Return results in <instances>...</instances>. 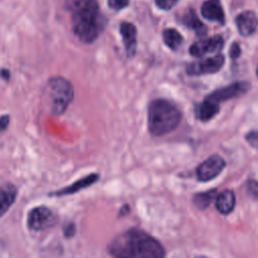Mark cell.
Segmentation results:
<instances>
[{
  "mask_svg": "<svg viewBox=\"0 0 258 258\" xmlns=\"http://www.w3.org/2000/svg\"><path fill=\"white\" fill-rule=\"evenodd\" d=\"M130 0H108V5L113 10H121L128 6Z\"/></svg>",
  "mask_w": 258,
  "mask_h": 258,
  "instance_id": "cell-20",
  "label": "cell"
},
{
  "mask_svg": "<svg viewBox=\"0 0 258 258\" xmlns=\"http://www.w3.org/2000/svg\"><path fill=\"white\" fill-rule=\"evenodd\" d=\"M17 197V187L10 182L0 184V218L4 216L14 204Z\"/></svg>",
  "mask_w": 258,
  "mask_h": 258,
  "instance_id": "cell-14",
  "label": "cell"
},
{
  "mask_svg": "<svg viewBox=\"0 0 258 258\" xmlns=\"http://www.w3.org/2000/svg\"><path fill=\"white\" fill-rule=\"evenodd\" d=\"M225 57L223 54L218 53L214 56L205 58L203 60L194 61L186 67V73L190 76H200L207 74H214L219 72L224 66Z\"/></svg>",
  "mask_w": 258,
  "mask_h": 258,
  "instance_id": "cell-6",
  "label": "cell"
},
{
  "mask_svg": "<svg viewBox=\"0 0 258 258\" xmlns=\"http://www.w3.org/2000/svg\"><path fill=\"white\" fill-rule=\"evenodd\" d=\"M256 74H257V78H258V64H257V68H256Z\"/></svg>",
  "mask_w": 258,
  "mask_h": 258,
  "instance_id": "cell-29",
  "label": "cell"
},
{
  "mask_svg": "<svg viewBox=\"0 0 258 258\" xmlns=\"http://www.w3.org/2000/svg\"><path fill=\"white\" fill-rule=\"evenodd\" d=\"M197 258H208V257H205V256H199V257H197Z\"/></svg>",
  "mask_w": 258,
  "mask_h": 258,
  "instance_id": "cell-30",
  "label": "cell"
},
{
  "mask_svg": "<svg viewBox=\"0 0 258 258\" xmlns=\"http://www.w3.org/2000/svg\"><path fill=\"white\" fill-rule=\"evenodd\" d=\"M217 198V189H210L203 192H198L192 198V203L200 210L207 209L211 203Z\"/></svg>",
  "mask_w": 258,
  "mask_h": 258,
  "instance_id": "cell-18",
  "label": "cell"
},
{
  "mask_svg": "<svg viewBox=\"0 0 258 258\" xmlns=\"http://www.w3.org/2000/svg\"><path fill=\"white\" fill-rule=\"evenodd\" d=\"M249 89H250L249 83L236 82V83L231 84L230 86L223 87V88H220V89L214 91L212 94L207 96L206 99L218 104L219 102H223V101H227V100L239 97V96L245 94L246 92H248Z\"/></svg>",
  "mask_w": 258,
  "mask_h": 258,
  "instance_id": "cell-8",
  "label": "cell"
},
{
  "mask_svg": "<svg viewBox=\"0 0 258 258\" xmlns=\"http://www.w3.org/2000/svg\"><path fill=\"white\" fill-rule=\"evenodd\" d=\"M181 21L186 27L194 29L197 32V34L204 35L207 32L206 26L203 24V22H201V20L196 14V11L192 9H188L186 12H184Z\"/></svg>",
  "mask_w": 258,
  "mask_h": 258,
  "instance_id": "cell-17",
  "label": "cell"
},
{
  "mask_svg": "<svg viewBox=\"0 0 258 258\" xmlns=\"http://www.w3.org/2000/svg\"><path fill=\"white\" fill-rule=\"evenodd\" d=\"M50 110L54 115L62 114L74 98L72 84L62 77H52L47 82Z\"/></svg>",
  "mask_w": 258,
  "mask_h": 258,
  "instance_id": "cell-4",
  "label": "cell"
},
{
  "mask_svg": "<svg viewBox=\"0 0 258 258\" xmlns=\"http://www.w3.org/2000/svg\"><path fill=\"white\" fill-rule=\"evenodd\" d=\"M180 120V110L170 101L156 99L148 107V130L154 136H162L173 131Z\"/></svg>",
  "mask_w": 258,
  "mask_h": 258,
  "instance_id": "cell-3",
  "label": "cell"
},
{
  "mask_svg": "<svg viewBox=\"0 0 258 258\" xmlns=\"http://www.w3.org/2000/svg\"><path fill=\"white\" fill-rule=\"evenodd\" d=\"M0 76H1V78H2V79H4V80L8 81V80L10 79L11 74H10V72H9L7 69H2V70L0 71Z\"/></svg>",
  "mask_w": 258,
  "mask_h": 258,
  "instance_id": "cell-27",
  "label": "cell"
},
{
  "mask_svg": "<svg viewBox=\"0 0 258 258\" xmlns=\"http://www.w3.org/2000/svg\"><path fill=\"white\" fill-rule=\"evenodd\" d=\"M108 251L113 258H164L165 251L158 240L139 229H130L110 242Z\"/></svg>",
  "mask_w": 258,
  "mask_h": 258,
  "instance_id": "cell-1",
  "label": "cell"
},
{
  "mask_svg": "<svg viewBox=\"0 0 258 258\" xmlns=\"http://www.w3.org/2000/svg\"><path fill=\"white\" fill-rule=\"evenodd\" d=\"M63 233H64V236L66 237H72L75 235L76 233V227L74 224H68L66 225L64 229H63Z\"/></svg>",
  "mask_w": 258,
  "mask_h": 258,
  "instance_id": "cell-25",
  "label": "cell"
},
{
  "mask_svg": "<svg viewBox=\"0 0 258 258\" xmlns=\"http://www.w3.org/2000/svg\"><path fill=\"white\" fill-rule=\"evenodd\" d=\"M9 116L8 115H2L0 116V132L4 131L9 124Z\"/></svg>",
  "mask_w": 258,
  "mask_h": 258,
  "instance_id": "cell-26",
  "label": "cell"
},
{
  "mask_svg": "<svg viewBox=\"0 0 258 258\" xmlns=\"http://www.w3.org/2000/svg\"><path fill=\"white\" fill-rule=\"evenodd\" d=\"M178 0H155V4L159 9L169 10L172 8Z\"/></svg>",
  "mask_w": 258,
  "mask_h": 258,
  "instance_id": "cell-22",
  "label": "cell"
},
{
  "mask_svg": "<svg viewBox=\"0 0 258 258\" xmlns=\"http://www.w3.org/2000/svg\"><path fill=\"white\" fill-rule=\"evenodd\" d=\"M100 176L98 173H91L89 175H86L82 178H80L79 180L73 182L72 184L64 186L60 189H57L55 191L50 192V196H56V197H61V196H68V195H73L83 188L89 187L90 185L94 184L95 182H97L99 180Z\"/></svg>",
  "mask_w": 258,
  "mask_h": 258,
  "instance_id": "cell-12",
  "label": "cell"
},
{
  "mask_svg": "<svg viewBox=\"0 0 258 258\" xmlns=\"http://www.w3.org/2000/svg\"><path fill=\"white\" fill-rule=\"evenodd\" d=\"M127 213H129V207H128V205H125V206H123V207H122V209H121V211H120L119 216L126 215Z\"/></svg>",
  "mask_w": 258,
  "mask_h": 258,
  "instance_id": "cell-28",
  "label": "cell"
},
{
  "mask_svg": "<svg viewBox=\"0 0 258 258\" xmlns=\"http://www.w3.org/2000/svg\"><path fill=\"white\" fill-rule=\"evenodd\" d=\"M230 56L232 58H237L241 54V48L237 42H233L230 47Z\"/></svg>",
  "mask_w": 258,
  "mask_h": 258,
  "instance_id": "cell-24",
  "label": "cell"
},
{
  "mask_svg": "<svg viewBox=\"0 0 258 258\" xmlns=\"http://www.w3.org/2000/svg\"><path fill=\"white\" fill-rule=\"evenodd\" d=\"M75 35L85 43L94 42L104 31L107 20L96 0H68Z\"/></svg>",
  "mask_w": 258,
  "mask_h": 258,
  "instance_id": "cell-2",
  "label": "cell"
},
{
  "mask_svg": "<svg viewBox=\"0 0 258 258\" xmlns=\"http://www.w3.org/2000/svg\"><path fill=\"white\" fill-rule=\"evenodd\" d=\"M219 113V105L213 101L205 99L196 108V116L200 121L206 122L211 120L216 114Z\"/></svg>",
  "mask_w": 258,
  "mask_h": 258,
  "instance_id": "cell-16",
  "label": "cell"
},
{
  "mask_svg": "<svg viewBox=\"0 0 258 258\" xmlns=\"http://www.w3.org/2000/svg\"><path fill=\"white\" fill-rule=\"evenodd\" d=\"M226 165L225 160L218 154L211 155L197 168V176L201 181H209L218 176Z\"/></svg>",
  "mask_w": 258,
  "mask_h": 258,
  "instance_id": "cell-7",
  "label": "cell"
},
{
  "mask_svg": "<svg viewBox=\"0 0 258 258\" xmlns=\"http://www.w3.org/2000/svg\"><path fill=\"white\" fill-rule=\"evenodd\" d=\"M236 25L239 33L244 36H250L253 34L258 25V19L253 11L241 12L236 17Z\"/></svg>",
  "mask_w": 258,
  "mask_h": 258,
  "instance_id": "cell-10",
  "label": "cell"
},
{
  "mask_svg": "<svg viewBox=\"0 0 258 258\" xmlns=\"http://www.w3.org/2000/svg\"><path fill=\"white\" fill-rule=\"evenodd\" d=\"M247 191L248 194L255 198V199H258V181L257 180H254V179H251L247 182Z\"/></svg>",
  "mask_w": 258,
  "mask_h": 258,
  "instance_id": "cell-21",
  "label": "cell"
},
{
  "mask_svg": "<svg viewBox=\"0 0 258 258\" xmlns=\"http://www.w3.org/2000/svg\"><path fill=\"white\" fill-rule=\"evenodd\" d=\"M57 222L55 213L47 207L38 206L31 209L27 215V227L31 231H43L53 227Z\"/></svg>",
  "mask_w": 258,
  "mask_h": 258,
  "instance_id": "cell-5",
  "label": "cell"
},
{
  "mask_svg": "<svg viewBox=\"0 0 258 258\" xmlns=\"http://www.w3.org/2000/svg\"><path fill=\"white\" fill-rule=\"evenodd\" d=\"M235 204H236L235 195L230 189L223 190L216 198V208L218 212L223 215L230 214L234 210Z\"/></svg>",
  "mask_w": 258,
  "mask_h": 258,
  "instance_id": "cell-15",
  "label": "cell"
},
{
  "mask_svg": "<svg viewBox=\"0 0 258 258\" xmlns=\"http://www.w3.org/2000/svg\"><path fill=\"white\" fill-rule=\"evenodd\" d=\"M224 46V39L220 35H215L211 38H206L192 43L189 47V53L192 56H203L207 53L219 52Z\"/></svg>",
  "mask_w": 258,
  "mask_h": 258,
  "instance_id": "cell-9",
  "label": "cell"
},
{
  "mask_svg": "<svg viewBox=\"0 0 258 258\" xmlns=\"http://www.w3.org/2000/svg\"><path fill=\"white\" fill-rule=\"evenodd\" d=\"M201 12L204 18L216 21L221 24L225 23V14L220 0H207L201 7Z\"/></svg>",
  "mask_w": 258,
  "mask_h": 258,
  "instance_id": "cell-13",
  "label": "cell"
},
{
  "mask_svg": "<svg viewBox=\"0 0 258 258\" xmlns=\"http://www.w3.org/2000/svg\"><path fill=\"white\" fill-rule=\"evenodd\" d=\"M162 38L164 43L172 50H175L181 44L183 38L182 35L174 28H166L162 32Z\"/></svg>",
  "mask_w": 258,
  "mask_h": 258,
  "instance_id": "cell-19",
  "label": "cell"
},
{
  "mask_svg": "<svg viewBox=\"0 0 258 258\" xmlns=\"http://www.w3.org/2000/svg\"><path fill=\"white\" fill-rule=\"evenodd\" d=\"M120 33L127 55L130 57L133 56L137 47V30L135 25L131 22H122L120 25Z\"/></svg>",
  "mask_w": 258,
  "mask_h": 258,
  "instance_id": "cell-11",
  "label": "cell"
},
{
  "mask_svg": "<svg viewBox=\"0 0 258 258\" xmlns=\"http://www.w3.org/2000/svg\"><path fill=\"white\" fill-rule=\"evenodd\" d=\"M246 140L250 145L258 149V131H251L246 135Z\"/></svg>",
  "mask_w": 258,
  "mask_h": 258,
  "instance_id": "cell-23",
  "label": "cell"
}]
</instances>
